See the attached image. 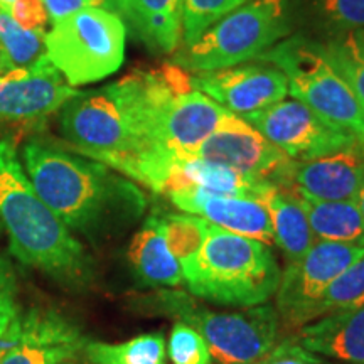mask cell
<instances>
[{"instance_id":"6da1fadb","label":"cell","mask_w":364,"mask_h":364,"mask_svg":"<svg viewBox=\"0 0 364 364\" xmlns=\"http://www.w3.org/2000/svg\"><path fill=\"white\" fill-rule=\"evenodd\" d=\"M22 162L36 193L70 231L100 235L145 208L142 191L93 159L31 140Z\"/></svg>"},{"instance_id":"7a4b0ae2","label":"cell","mask_w":364,"mask_h":364,"mask_svg":"<svg viewBox=\"0 0 364 364\" xmlns=\"http://www.w3.org/2000/svg\"><path fill=\"white\" fill-rule=\"evenodd\" d=\"M0 223L21 263L65 284L85 285L91 279L83 245L36 193L9 139H0Z\"/></svg>"},{"instance_id":"3957f363","label":"cell","mask_w":364,"mask_h":364,"mask_svg":"<svg viewBox=\"0 0 364 364\" xmlns=\"http://www.w3.org/2000/svg\"><path fill=\"white\" fill-rule=\"evenodd\" d=\"M188 289L221 306L255 307L279 290L282 273L270 248L260 241L209 228L203 248L181 263Z\"/></svg>"},{"instance_id":"277c9868","label":"cell","mask_w":364,"mask_h":364,"mask_svg":"<svg viewBox=\"0 0 364 364\" xmlns=\"http://www.w3.org/2000/svg\"><path fill=\"white\" fill-rule=\"evenodd\" d=\"M59 127L73 150L93 161L147 152L136 73L97 91H80L61 108Z\"/></svg>"},{"instance_id":"5b68a950","label":"cell","mask_w":364,"mask_h":364,"mask_svg":"<svg viewBox=\"0 0 364 364\" xmlns=\"http://www.w3.org/2000/svg\"><path fill=\"white\" fill-rule=\"evenodd\" d=\"M127 26L107 9H86L54 22L46 33V56L73 88L97 83L120 70Z\"/></svg>"},{"instance_id":"8992f818","label":"cell","mask_w":364,"mask_h":364,"mask_svg":"<svg viewBox=\"0 0 364 364\" xmlns=\"http://www.w3.org/2000/svg\"><path fill=\"white\" fill-rule=\"evenodd\" d=\"M289 33L285 0H250L215 22L174 65L188 73H203L243 65L260 58Z\"/></svg>"},{"instance_id":"52a82bcc","label":"cell","mask_w":364,"mask_h":364,"mask_svg":"<svg viewBox=\"0 0 364 364\" xmlns=\"http://www.w3.org/2000/svg\"><path fill=\"white\" fill-rule=\"evenodd\" d=\"M284 73L289 95L364 145V115L348 83L327 59L322 46L294 38L260 56Z\"/></svg>"},{"instance_id":"ba28073f","label":"cell","mask_w":364,"mask_h":364,"mask_svg":"<svg viewBox=\"0 0 364 364\" xmlns=\"http://www.w3.org/2000/svg\"><path fill=\"white\" fill-rule=\"evenodd\" d=\"M182 322L206 341L209 353L220 364H255L275 348L280 316L268 304L245 307L241 312H209L177 306Z\"/></svg>"},{"instance_id":"9c48e42d","label":"cell","mask_w":364,"mask_h":364,"mask_svg":"<svg viewBox=\"0 0 364 364\" xmlns=\"http://www.w3.org/2000/svg\"><path fill=\"white\" fill-rule=\"evenodd\" d=\"M363 257L364 247L359 245L317 240L304 257L290 262L277 290V312L285 327L311 322L314 306L332 280Z\"/></svg>"},{"instance_id":"30bf717a","label":"cell","mask_w":364,"mask_h":364,"mask_svg":"<svg viewBox=\"0 0 364 364\" xmlns=\"http://www.w3.org/2000/svg\"><path fill=\"white\" fill-rule=\"evenodd\" d=\"M243 120L292 161H312L361 145L356 136L326 122L299 100L284 98Z\"/></svg>"},{"instance_id":"8fae6325","label":"cell","mask_w":364,"mask_h":364,"mask_svg":"<svg viewBox=\"0 0 364 364\" xmlns=\"http://www.w3.org/2000/svg\"><path fill=\"white\" fill-rule=\"evenodd\" d=\"M78 95L44 54L33 65L0 75V122H43Z\"/></svg>"},{"instance_id":"7c38bea8","label":"cell","mask_w":364,"mask_h":364,"mask_svg":"<svg viewBox=\"0 0 364 364\" xmlns=\"http://www.w3.org/2000/svg\"><path fill=\"white\" fill-rule=\"evenodd\" d=\"M188 159L218 164L255 179L270 182L292 161L248 122L233 113H230Z\"/></svg>"},{"instance_id":"4fadbf2b","label":"cell","mask_w":364,"mask_h":364,"mask_svg":"<svg viewBox=\"0 0 364 364\" xmlns=\"http://www.w3.org/2000/svg\"><path fill=\"white\" fill-rule=\"evenodd\" d=\"M193 86L236 117L262 112L289 95V83L279 68L245 65L191 75Z\"/></svg>"},{"instance_id":"5bb4252c","label":"cell","mask_w":364,"mask_h":364,"mask_svg":"<svg viewBox=\"0 0 364 364\" xmlns=\"http://www.w3.org/2000/svg\"><path fill=\"white\" fill-rule=\"evenodd\" d=\"M364 181V147L339 150L312 161H290L275 184L316 201H356Z\"/></svg>"},{"instance_id":"9a60e30c","label":"cell","mask_w":364,"mask_h":364,"mask_svg":"<svg viewBox=\"0 0 364 364\" xmlns=\"http://www.w3.org/2000/svg\"><path fill=\"white\" fill-rule=\"evenodd\" d=\"M16 344L0 364H66L85 351L80 331L54 311L33 309L12 322Z\"/></svg>"},{"instance_id":"2e32d148","label":"cell","mask_w":364,"mask_h":364,"mask_svg":"<svg viewBox=\"0 0 364 364\" xmlns=\"http://www.w3.org/2000/svg\"><path fill=\"white\" fill-rule=\"evenodd\" d=\"M169 198L182 211L199 215L221 230L257 240L267 247L275 243L270 216L257 198L213 194L201 189L182 191Z\"/></svg>"},{"instance_id":"e0dca14e","label":"cell","mask_w":364,"mask_h":364,"mask_svg":"<svg viewBox=\"0 0 364 364\" xmlns=\"http://www.w3.org/2000/svg\"><path fill=\"white\" fill-rule=\"evenodd\" d=\"M300 344L311 353L364 364V306L341 311L300 329Z\"/></svg>"},{"instance_id":"ac0fdd59","label":"cell","mask_w":364,"mask_h":364,"mask_svg":"<svg viewBox=\"0 0 364 364\" xmlns=\"http://www.w3.org/2000/svg\"><path fill=\"white\" fill-rule=\"evenodd\" d=\"M265 182L218 164L199 159H181L172 162L161 194L171 196L182 191L201 189L213 194L257 198Z\"/></svg>"},{"instance_id":"d6986e66","label":"cell","mask_w":364,"mask_h":364,"mask_svg":"<svg viewBox=\"0 0 364 364\" xmlns=\"http://www.w3.org/2000/svg\"><path fill=\"white\" fill-rule=\"evenodd\" d=\"M257 199L267 208L275 243L287 255V258L295 262L304 257L314 245V235L299 194L292 189L267 181Z\"/></svg>"},{"instance_id":"ffe728a7","label":"cell","mask_w":364,"mask_h":364,"mask_svg":"<svg viewBox=\"0 0 364 364\" xmlns=\"http://www.w3.org/2000/svg\"><path fill=\"white\" fill-rule=\"evenodd\" d=\"M129 262L140 284L147 287H177L184 282L181 263L167 247L156 216H150L132 240Z\"/></svg>"},{"instance_id":"44dd1931","label":"cell","mask_w":364,"mask_h":364,"mask_svg":"<svg viewBox=\"0 0 364 364\" xmlns=\"http://www.w3.org/2000/svg\"><path fill=\"white\" fill-rule=\"evenodd\" d=\"M120 14L150 48L174 53L182 36V0H120Z\"/></svg>"},{"instance_id":"7402d4cb","label":"cell","mask_w":364,"mask_h":364,"mask_svg":"<svg viewBox=\"0 0 364 364\" xmlns=\"http://www.w3.org/2000/svg\"><path fill=\"white\" fill-rule=\"evenodd\" d=\"M317 240L364 247V218L356 201H316L299 196Z\"/></svg>"},{"instance_id":"603a6c76","label":"cell","mask_w":364,"mask_h":364,"mask_svg":"<svg viewBox=\"0 0 364 364\" xmlns=\"http://www.w3.org/2000/svg\"><path fill=\"white\" fill-rule=\"evenodd\" d=\"M91 364H166V341L161 332L136 336L125 343H86Z\"/></svg>"},{"instance_id":"cb8c5ba5","label":"cell","mask_w":364,"mask_h":364,"mask_svg":"<svg viewBox=\"0 0 364 364\" xmlns=\"http://www.w3.org/2000/svg\"><path fill=\"white\" fill-rule=\"evenodd\" d=\"M167 247L179 263L193 260L208 238L211 223L193 215L156 216Z\"/></svg>"},{"instance_id":"d4e9b609","label":"cell","mask_w":364,"mask_h":364,"mask_svg":"<svg viewBox=\"0 0 364 364\" xmlns=\"http://www.w3.org/2000/svg\"><path fill=\"white\" fill-rule=\"evenodd\" d=\"M361 306H364V257L332 280L312 309V321Z\"/></svg>"},{"instance_id":"484cf974","label":"cell","mask_w":364,"mask_h":364,"mask_svg":"<svg viewBox=\"0 0 364 364\" xmlns=\"http://www.w3.org/2000/svg\"><path fill=\"white\" fill-rule=\"evenodd\" d=\"M324 53L341 78L348 83L364 115V31L326 46Z\"/></svg>"},{"instance_id":"4316f807","label":"cell","mask_w":364,"mask_h":364,"mask_svg":"<svg viewBox=\"0 0 364 364\" xmlns=\"http://www.w3.org/2000/svg\"><path fill=\"white\" fill-rule=\"evenodd\" d=\"M46 33L27 31L14 21L11 14L0 9V46L7 53L12 66H29L46 54Z\"/></svg>"},{"instance_id":"83f0119b","label":"cell","mask_w":364,"mask_h":364,"mask_svg":"<svg viewBox=\"0 0 364 364\" xmlns=\"http://www.w3.org/2000/svg\"><path fill=\"white\" fill-rule=\"evenodd\" d=\"M250 0H182V38L191 46L215 22Z\"/></svg>"},{"instance_id":"f1b7e54d","label":"cell","mask_w":364,"mask_h":364,"mask_svg":"<svg viewBox=\"0 0 364 364\" xmlns=\"http://www.w3.org/2000/svg\"><path fill=\"white\" fill-rule=\"evenodd\" d=\"M169 356L174 364H211L206 341L186 322H177L169 338Z\"/></svg>"},{"instance_id":"f546056e","label":"cell","mask_w":364,"mask_h":364,"mask_svg":"<svg viewBox=\"0 0 364 364\" xmlns=\"http://www.w3.org/2000/svg\"><path fill=\"white\" fill-rule=\"evenodd\" d=\"M324 16L348 33L364 31V0H321Z\"/></svg>"},{"instance_id":"4dcf8cb0","label":"cell","mask_w":364,"mask_h":364,"mask_svg":"<svg viewBox=\"0 0 364 364\" xmlns=\"http://www.w3.org/2000/svg\"><path fill=\"white\" fill-rule=\"evenodd\" d=\"M19 316L16 277H14L11 265L0 260V338Z\"/></svg>"},{"instance_id":"1f68e13d","label":"cell","mask_w":364,"mask_h":364,"mask_svg":"<svg viewBox=\"0 0 364 364\" xmlns=\"http://www.w3.org/2000/svg\"><path fill=\"white\" fill-rule=\"evenodd\" d=\"M4 11L11 14L14 21L27 31L46 33V26L49 24V16L43 0H16Z\"/></svg>"},{"instance_id":"d6a6232c","label":"cell","mask_w":364,"mask_h":364,"mask_svg":"<svg viewBox=\"0 0 364 364\" xmlns=\"http://www.w3.org/2000/svg\"><path fill=\"white\" fill-rule=\"evenodd\" d=\"M43 2L51 24L86 9H107L120 16V0H43Z\"/></svg>"},{"instance_id":"836d02e7","label":"cell","mask_w":364,"mask_h":364,"mask_svg":"<svg viewBox=\"0 0 364 364\" xmlns=\"http://www.w3.org/2000/svg\"><path fill=\"white\" fill-rule=\"evenodd\" d=\"M255 364H326L314 356V353L304 348L294 339H287L284 343L273 348L265 358Z\"/></svg>"},{"instance_id":"e575fe53","label":"cell","mask_w":364,"mask_h":364,"mask_svg":"<svg viewBox=\"0 0 364 364\" xmlns=\"http://www.w3.org/2000/svg\"><path fill=\"white\" fill-rule=\"evenodd\" d=\"M356 204H358L359 211H361V215H363V218H364V181H363V186H361V189H359V193H358Z\"/></svg>"},{"instance_id":"d590c367","label":"cell","mask_w":364,"mask_h":364,"mask_svg":"<svg viewBox=\"0 0 364 364\" xmlns=\"http://www.w3.org/2000/svg\"><path fill=\"white\" fill-rule=\"evenodd\" d=\"M16 2V0H0V9H6L7 6H11V4Z\"/></svg>"}]
</instances>
